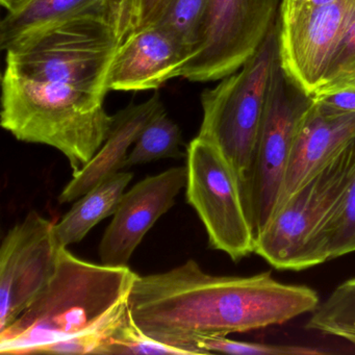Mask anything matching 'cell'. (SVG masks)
<instances>
[{
    "instance_id": "cell-1",
    "label": "cell",
    "mask_w": 355,
    "mask_h": 355,
    "mask_svg": "<svg viewBox=\"0 0 355 355\" xmlns=\"http://www.w3.org/2000/svg\"><path fill=\"white\" fill-rule=\"evenodd\" d=\"M319 304L313 288L282 284L270 272L216 276L194 259L138 276L128 300L132 318L148 336L192 355L202 354L197 344L205 338L280 325Z\"/></svg>"
},
{
    "instance_id": "cell-2",
    "label": "cell",
    "mask_w": 355,
    "mask_h": 355,
    "mask_svg": "<svg viewBox=\"0 0 355 355\" xmlns=\"http://www.w3.org/2000/svg\"><path fill=\"white\" fill-rule=\"evenodd\" d=\"M138 274L90 263L66 247L44 288L0 331L1 354H38L47 345L76 336H107L128 309Z\"/></svg>"
},
{
    "instance_id": "cell-3",
    "label": "cell",
    "mask_w": 355,
    "mask_h": 355,
    "mask_svg": "<svg viewBox=\"0 0 355 355\" xmlns=\"http://www.w3.org/2000/svg\"><path fill=\"white\" fill-rule=\"evenodd\" d=\"M105 95L71 85L3 71L1 126L18 141L61 151L76 175L101 148L113 125Z\"/></svg>"
},
{
    "instance_id": "cell-4",
    "label": "cell",
    "mask_w": 355,
    "mask_h": 355,
    "mask_svg": "<svg viewBox=\"0 0 355 355\" xmlns=\"http://www.w3.org/2000/svg\"><path fill=\"white\" fill-rule=\"evenodd\" d=\"M121 43L107 16L95 10L6 51V71L105 95Z\"/></svg>"
},
{
    "instance_id": "cell-5",
    "label": "cell",
    "mask_w": 355,
    "mask_h": 355,
    "mask_svg": "<svg viewBox=\"0 0 355 355\" xmlns=\"http://www.w3.org/2000/svg\"><path fill=\"white\" fill-rule=\"evenodd\" d=\"M277 30L278 22L259 51L238 71L201 94L203 119L198 137L211 142L223 155L238 180L242 198L278 59Z\"/></svg>"
},
{
    "instance_id": "cell-6",
    "label": "cell",
    "mask_w": 355,
    "mask_h": 355,
    "mask_svg": "<svg viewBox=\"0 0 355 355\" xmlns=\"http://www.w3.org/2000/svg\"><path fill=\"white\" fill-rule=\"evenodd\" d=\"M313 103L282 68L279 57L268 88L265 111L243 201L254 238L273 215L297 128Z\"/></svg>"
},
{
    "instance_id": "cell-7",
    "label": "cell",
    "mask_w": 355,
    "mask_h": 355,
    "mask_svg": "<svg viewBox=\"0 0 355 355\" xmlns=\"http://www.w3.org/2000/svg\"><path fill=\"white\" fill-rule=\"evenodd\" d=\"M282 0H209L198 40L180 70L190 82H216L238 71L277 26Z\"/></svg>"
},
{
    "instance_id": "cell-8",
    "label": "cell",
    "mask_w": 355,
    "mask_h": 355,
    "mask_svg": "<svg viewBox=\"0 0 355 355\" xmlns=\"http://www.w3.org/2000/svg\"><path fill=\"white\" fill-rule=\"evenodd\" d=\"M187 202L207 230L209 248L234 261L254 253L255 238L238 180L223 155L197 136L187 146Z\"/></svg>"
},
{
    "instance_id": "cell-9",
    "label": "cell",
    "mask_w": 355,
    "mask_h": 355,
    "mask_svg": "<svg viewBox=\"0 0 355 355\" xmlns=\"http://www.w3.org/2000/svg\"><path fill=\"white\" fill-rule=\"evenodd\" d=\"M355 173V139L274 211L255 239V254L276 269L295 270L311 234L327 217Z\"/></svg>"
},
{
    "instance_id": "cell-10",
    "label": "cell",
    "mask_w": 355,
    "mask_h": 355,
    "mask_svg": "<svg viewBox=\"0 0 355 355\" xmlns=\"http://www.w3.org/2000/svg\"><path fill=\"white\" fill-rule=\"evenodd\" d=\"M355 21V0L278 17V57L288 78L305 94L315 92L340 43Z\"/></svg>"
},
{
    "instance_id": "cell-11",
    "label": "cell",
    "mask_w": 355,
    "mask_h": 355,
    "mask_svg": "<svg viewBox=\"0 0 355 355\" xmlns=\"http://www.w3.org/2000/svg\"><path fill=\"white\" fill-rule=\"evenodd\" d=\"M55 222L32 211L14 225L0 249V331L36 298L55 273L60 249Z\"/></svg>"
},
{
    "instance_id": "cell-12",
    "label": "cell",
    "mask_w": 355,
    "mask_h": 355,
    "mask_svg": "<svg viewBox=\"0 0 355 355\" xmlns=\"http://www.w3.org/2000/svg\"><path fill=\"white\" fill-rule=\"evenodd\" d=\"M187 184V166L148 176L124 193L99 245L101 263L128 266L145 234L175 205Z\"/></svg>"
},
{
    "instance_id": "cell-13",
    "label": "cell",
    "mask_w": 355,
    "mask_h": 355,
    "mask_svg": "<svg viewBox=\"0 0 355 355\" xmlns=\"http://www.w3.org/2000/svg\"><path fill=\"white\" fill-rule=\"evenodd\" d=\"M354 139L355 114L334 111L313 101L297 128L275 209Z\"/></svg>"
},
{
    "instance_id": "cell-14",
    "label": "cell",
    "mask_w": 355,
    "mask_h": 355,
    "mask_svg": "<svg viewBox=\"0 0 355 355\" xmlns=\"http://www.w3.org/2000/svg\"><path fill=\"white\" fill-rule=\"evenodd\" d=\"M190 53L159 24L130 35L120 44L110 72V91L157 90L180 78Z\"/></svg>"
},
{
    "instance_id": "cell-15",
    "label": "cell",
    "mask_w": 355,
    "mask_h": 355,
    "mask_svg": "<svg viewBox=\"0 0 355 355\" xmlns=\"http://www.w3.org/2000/svg\"><path fill=\"white\" fill-rule=\"evenodd\" d=\"M159 93L145 103H130L114 115L107 140L90 162L78 172L58 197L60 205L73 202L95 187L125 168L128 149L137 142L145 126L163 107Z\"/></svg>"
},
{
    "instance_id": "cell-16",
    "label": "cell",
    "mask_w": 355,
    "mask_h": 355,
    "mask_svg": "<svg viewBox=\"0 0 355 355\" xmlns=\"http://www.w3.org/2000/svg\"><path fill=\"white\" fill-rule=\"evenodd\" d=\"M109 3L110 0H31L9 12L0 24L1 49L8 51L73 18L107 7Z\"/></svg>"
},
{
    "instance_id": "cell-17",
    "label": "cell",
    "mask_w": 355,
    "mask_h": 355,
    "mask_svg": "<svg viewBox=\"0 0 355 355\" xmlns=\"http://www.w3.org/2000/svg\"><path fill=\"white\" fill-rule=\"evenodd\" d=\"M355 252V173L327 217L303 245L294 271Z\"/></svg>"
},
{
    "instance_id": "cell-18",
    "label": "cell",
    "mask_w": 355,
    "mask_h": 355,
    "mask_svg": "<svg viewBox=\"0 0 355 355\" xmlns=\"http://www.w3.org/2000/svg\"><path fill=\"white\" fill-rule=\"evenodd\" d=\"M132 178L130 172H118L78 198L61 221L55 223L53 234L59 246L67 248L82 242L99 222L113 216Z\"/></svg>"
},
{
    "instance_id": "cell-19",
    "label": "cell",
    "mask_w": 355,
    "mask_h": 355,
    "mask_svg": "<svg viewBox=\"0 0 355 355\" xmlns=\"http://www.w3.org/2000/svg\"><path fill=\"white\" fill-rule=\"evenodd\" d=\"M180 126L170 119L165 107H161L148 122L142 134L135 143L126 159L125 168L143 165L163 159H182L187 153Z\"/></svg>"
},
{
    "instance_id": "cell-20",
    "label": "cell",
    "mask_w": 355,
    "mask_h": 355,
    "mask_svg": "<svg viewBox=\"0 0 355 355\" xmlns=\"http://www.w3.org/2000/svg\"><path fill=\"white\" fill-rule=\"evenodd\" d=\"M306 328L342 338L355 346V277L332 291L313 311Z\"/></svg>"
},
{
    "instance_id": "cell-21",
    "label": "cell",
    "mask_w": 355,
    "mask_h": 355,
    "mask_svg": "<svg viewBox=\"0 0 355 355\" xmlns=\"http://www.w3.org/2000/svg\"><path fill=\"white\" fill-rule=\"evenodd\" d=\"M96 354L192 355L189 351L164 344L148 336L135 321L130 305L121 319L103 338Z\"/></svg>"
},
{
    "instance_id": "cell-22",
    "label": "cell",
    "mask_w": 355,
    "mask_h": 355,
    "mask_svg": "<svg viewBox=\"0 0 355 355\" xmlns=\"http://www.w3.org/2000/svg\"><path fill=\"white\" fill-rule=\"evenodd\" d=\"M171 0H110L107 16L120 43L130 35L155 26Z\"/></svg>"
},
{
    "instance_id": "cell-23",
    "label": "cell",
    "mask_w": 355,
    "mask_h": 355,
    "mask_svg": "<svg viewBox=\"0 0 355 355\" xmlns=\"http://www.w3.org/2000/svg\"><path fill=\"white\" fill-rule=\"evenodd\" d=\"M207 5L209 0H171L157 22L182 43L190 57L196 46Z\"/></svg>"
},
{
    "instance_id": "cell-24",
    "label": "cell",
    "mask_w": 355,
    "mask_h": 355,
    "mask_svg": "<svg viewBox=\"0 0 355 355\" xmlns=\"http://www.w3.org/2000/svg\"><path fill=\"white\" fill-rule=\"evenodd\" d=\"M197 348L202 354L226 353V354L253 355H317L326 353L325 351L311 348V347L240 342V340H230L226 336L205 338L197 344Z\"/></svg>"
},
{
    "instance_id": "cell-25",
    "label": "cell",
    "mask_w": 355,
    "mask_h": 355,
    "mask_svg": "<svg viewBox=\"0 0 355 355\" xmlns=\"http://www.w3.org/2000/svg\"><path fill=\"white\" fill-rule=\"evenodd\" d=\"M351 87H355V21L336 49L323 80L313 94Z\"/></svg>"
},
{
    "instance_id": "cell-26",
    "label": "cell",
    "mask_w": 355,
    "mask_h": 355,
    "mask_svg": "<svg viewBox=\"0 0 355 355\" xmlns=\"http://www.w3.org/2000/svg\"><path fill=\"white\" fill-rule=\"evenodd\" d=\"M315 103L342 113L355 114V87L311 95Z\"/></svg>"
},
{
    "instance_id": "cell-27",
    "label": "cell",
    "mask_w": 355,
    "mask_h": 355,
    "mask_svg": "<svg viewBox=\"0 0 355 355\" xmlns=\"http://www.w3.org/2000/svg\"><path fill=\"white\" fill-rule=\"evenodd\" d=\"M336 0H282L279 16H288L297 12L307 11L329 5Z\"/></svg>"
},
{
    "instance_id": "cell-28",
    "label": "cell",
    "mask_w": 355,
    "mask_h": 355,
    "mask_svg": "<svg viewBox=\"0 0 355 355\" xmlns=\"http://www.w3.org/2000/svg\"><path fill=\"white\" fill-rule=\"evenodd\" d=\"M31 0H0L1 6L9 12H14L19 8L24 7L26 3H30Z\"/></svg>"
}]
</instances>
